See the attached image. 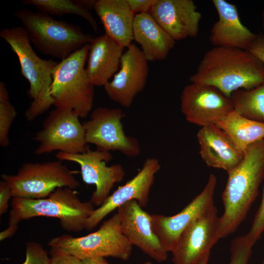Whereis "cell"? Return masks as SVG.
Here are the masks:
<instances>
[{"label": "cell", "instance_id": "1", "mask_svg": "<svg viewBox=\"0 0 264 264\" xmlns=\"http://www.w3.org/2000/svg\"><path fill=\"white\" fill-rule=\"evenodd\" d=\"M189 80L215 87L230 97L235 91L264 83V63L247 50L215 46L205 53Z\"/></svg>", "mask_w": 264, "mask_h": 264}, {"label": "cell", "instance_id": "2", "mask_svg": "<svg viewBox=\"0 0 264 264\" xmlns=\"http://www.w3.org/2000/svg\"><path fill=\"white\" fill-rule=\"evenodd\" d=\"M227 173L222 194L224 212L219 218L220 238L237 230L258 196L264 179V139L250 145L241 162Z\"/></svg>", "mask_w": 264, "mask_h": 264}, {"label": "cell", "instance_id": "3", "mask_svg": "<svg viewBox=\"0 0 264 264\" xmlns=\"http://www.w3.org/2000/svg\"><path fill=\"white\" fill-rule=\"evenodd\" d=\"M0 36L17 56L21 74L29 83L27 94L32 101L25 111L24 116L27 121H33L54 105L49 90L53 69L58 62L42 59L37 55L22 26L3 28L0 31Z\"/></svg>", "mask_w": 264, "mask_h": 264}, {"label": "cell", "instance_id": "4", "mask_svg": "<svg viewBox=\"0 0 264 264\" xmlns=\"http://www.w3.org/2000/svg\"><path fill=\"white\" fill-rule=\"evenodd\" d=\"M9 213L8 225H18L22 220L44 216L57 218L61 227L68 232L86 229L94 204L83 201L77 192L68 187H59L48 197L40 199L13 198Z\"/></svg>", "mask_w": 264, "mask_h": 264}, {"label": "cell", "instance_id": "5", "mask_svg": "<svg viewBox=\"0 0 264 264\" xmlns=\"http://www.w3.org/2000/svg\"><path fill=\"white\" fill-rule=\"evenodd\" d=\"M22 22L31 43L42 54L62 60L68 57L93 37L72 23L57 20L37 11L19 9L14 13Z\"/></svg>", "mask_w": 264, "mask_h": 264}, {"label": "cell", "instance_id": "6", "mask_svg": "<svg viewBox=\"0 0 264 264\" xmlns=\"http://www.w3.org/2000/svg\"><path fill=\"white\" fill-rule=\"evenodd\" d=\"M89 47V44H85L58 62L49 90L56 108L73 110L82 118L91 111L94 96V86L85 68Z\"/></svg>", "mask_w": 264, "mask_h": 264}, {"label": "cell", "instance_id": "7", "mask_svg": "<svg viewBox=\"0 0 264 264\" xmlns=\"http://www.w3.org/2000/svg\"><path fill=\"white\" fill-rule=\"evenodd\" d=\"M12 198L40 199L48 197L59 187L75 190L80 183L62 161L28 162L23 164L14 175L3 174Z\"/></svg>", "mask_w": 264, "mask_h": 264}, {"label": "cell", "instance_id": "8", "mask_svg": "<svg viewBox=\"0 0 264 264\" xmlns=\"http://www.w3.org/2000/svg\"><path fill=\"white\" fill-rule=\"evenodd\" d=\"M48 245L60 248L81 260L107 257L128 260L133 246L122 232L117 213L103 222L93 233L80 237L62 235L52 238Z\"/></svg>", "mask_w": 264, "mask_h": 264}, {"label": "cell", "instance_id": "9", "mask_svg": "<svg viewBox=\"0 0 264 264\" xmlns=\"http://www.w3.org/2000/svg\"><path fill=\"white\" fill-rule=\"evenodd\" d=\"M79 118L73 110L55 108L51 111L33 138L39 143L35 154L40 155L56 151L69 154L86 151L85 131Z\"/></svg>", "mask_w": 264, "mask_h": 264}, {"label": "cell", "instance_id": "10", "mask_svg": "<svg viewBox=\"0 0 264 264\" xmlns=\"http://www.w3.org/2000/svg\"><path fill=\"white\" fill-rule=\"evenodd\" d=\"M125 115L118 108L95 109L89 119L83 123L87 143L95 145L101 151H118L130 157L139 155L141 151L139 142L124 132L121 120Z\"/></svg>", "mask_w": 264, "mask_h": 264}, {"label": "cell", "instance_id": "11", "mask_svg": "<svg viewBox=\"0 0 264 264\" xmlns=\"http://www.w3.org/2000/svg\"><path fill=\"white\" fill-rule=\"evenodd\" d=\"M56 157L61 161L74 162L80 166L83 181L95 186L90 201L97 206L104 203L114 184L122 181L125 176L121 164L106 165V163L113 159L110 152L98 149L92 151L88 148L86 151L80 154L58 152Z\"/></svg>", "mask_w": 264, "mask_h": 264}, {"label": "cell", "instance_id": "12", "mask_svg": "<svg viewBox=\"0 0 264 264\" xmlns=\"http://www.w3.org/2000/svg\"><path fill=\"white\" fill-rule=\"evenodd\" d=\"M180 110L188 122L201 127L216 125L234 110L230 97L216 87L192 83L182 91Z\"/></svg>", "mask_w": 264, "mask_h": 264}, {"label": "cell", "instance_id": "13", "mask_svg": "<svg viewBox=\"0 0 264 264\" xmlns=\"http://www.w3.org/2000/svg\"><path fill=\"white\" fill-rule=\"evenodd\" d=\"M217 177L210 174L202 191L180 212L171 216L151 214L153 230L167 252H172L183 231L213 206Z\"/></svg>", "mask_w": 264, "mask_h": 264}, {"label": "cell", "instance_id": "14", "mask_svg": "<svg viewBox=\"0 0 264 264\" xmlns=\"http://www.w3.org/2000/svg\"><path fill=\"white\" fill-rule=\"evenodd\" d=\"M219 218L214 205L183 231L172 252L173 264H199L210 255L211 249L221 239Z\"/></svg>", "mask_w": 264, "mask_h": 264}, {"label": "cell", "instance_id": "15", "mask_svg": "<svg viewBox=\"0 0 264 264\" xmlns=\"http://www.w3.org/2000/svg\"><path fill=\"white\" fill-rule=\"evenodd\" d=\"M127 48L121 57L119 70L104 88L111 100L129 108L146 85L149 66L141 50L135 44Z\"/></svg>", "mask_w": 264, "mask_h": 264}, {"label": "cell", "instance_id": "16", "mask_svg": "<svg viewBox=\"0 0 264 264\" xmlns=\"http://www.w3.org/2000/svg\"><path fill=\"white\" fill-rule=\"evenodd\" d=\"M160 167L157 158L146 159L133 178L119 186L101 205L94 210L87 220L85 229L93 230L108 215L130 201L136 200L142 208L145 207L149 201L155 175Z\"/></svg>", "mask_w": 264, "mask_h": 264}, {"label": "cell", "instance_id": "17", "mask_svg": "<svg viewBox=\"0 0 264 264\" xmlns=\"http://www.w3.org/2000/svg\"><path fill=\"white\" fill-rule=\"evenodd\" d=\"M122 232L127 241L157 263L168 258V252L154 233L151 214L136 200L125 203L117 209Z\"/></svg>", "mask_w": 264, "mask_h": 264}, {"label": "cell", "instance_id": "18", "mask_svg": "<svg viewBox=\"0 0 264 264\" xmlns=\"http://www.w3.org/2000/svg\"><path fill=\"white\" fill-rule=\"evenodd\" d=\"M150 13L176 41L198 34L201 14L192 0H156Z\"/></svg>", "mask_w": 264, "mask_h": 264}, {"label": "cell", "instance_id": "19", "mask_svg": "<svg viewBox=\"0 0 264 264\" xmlns=\"http://www.w3.org/2000/svg\"><path fill=\"white\" fill-rule=\"evenodd\" d=\"M218 15L213 24L209 40L216 47L247 50L257 38L241 22L236 6L224 0H213Z\"/></svg>", "mask_w": 264, "mask_h": 264}, {"label": "cell", "instance_id": "20", "mask_svg": "<svg viewBox=\"0 0 264 264\" xmlns=\"http://www.w3.org/2000/svg\"><path fill=\"white\" fill-rule=\"evenodd\" d=\"M197 137L200 156L208 167L228 172L236 167L243 158L244 153L216 125L201 127Z\"/></svg>", "mask_w": 264, "mask_h": 264}, {"label": "cell", "instance_id": "21", "mask_svg": "<svg viewBox=\"0 0 264 264\" xmlns=\"http://www.w3.org/2000/svg\"><path fill=\"white\" fill-rule=\"evenodd\" d=\"M89 45L87 73L94 86H104L118 70L125 47L106 34L93 37Z\"/></svg>", "mask_w": 264, "mask_h": 264}, {"label": "cell", "instance_id": "22", "mask_svg": "<svg viewBox=\"0 0 264 264\" xmlns=\"http://www.w3.org/2000/svg\"><path fill=\"white\" fill-rule=\"evenodd\" d=\"M93 9L107 35L125 48L132 44L135 15L126 0H97Z\"/></svg>", "mask_w": 264, "mask_h": 264}, {"label": "cell", "instance_id": "23", "mask_svg": "<svg viewBox=\"0 0 264 264\" xmlns=\"http://www.w3.org/2000/svg\"><path fill=\"white\" fill-rule=\"evenodd\" d=\"M133 37L148 62L164 60L176 44L150 13L135 15Z\"/></svg>", "mask_w": 264, "mask_h": 264}, {"label": "cell", "instance_id": "24", "mask_svg": "<svg viewBox=\"0 0 264 264\" xmlns=\"http://www.w3.org/2000/svg\"><path fill=\"white\" fill-rule=\"evenodd\" d=\"M216 126L223 131L243 153L252 144L264 139V123L243 117L234 110Z\"/></svg>", "mask_w": 264, "mask_h": 264}, {"label": "cell", "instance_id": "25", "mask_svg": "<svg viewBox=\"0 0 264 264\" xmlns=\"http://www.w3.org/2000/svg\"><path fill=\"white\" fill-rule=\"evenodd\" d=\"M230 98L234 111L249 119L264 123V83L250 89L235 91Z\"/></svg>", "mask_w": 264, "mask_h": 264}, {"label": "cell", "instance_id": "26", "mask_svg": "<svg viewBox=\"0 0 264 264\" xmlns=\"http://www.w3.org/2000/svg\"><path fill=\"white\" fill-rule=\"evenodd\" d=\"M22 3L35 6L39 11L51 15H75L86 20L97 32L98 24L92 14L74 0H24Z\"/></svg>", "mask_w": 264, "mask_h": 264}, {"label": "cell", "instance_id": "27", "mask_svg": "<svg viewBox=\"0 0 264 264\" xmlns=\"http://www.w3.org/2000/svg\"><path fill=\"white\" fill-rule=\"evenodd\" d=\"M17 116L14 106L9 100L0 102V146L7 147L10 144L9 132Z\"/></svg>", "mask_w": 264, "mask_h": 264}, {"label": "cell", "instance_id": "28", "mask_svg": "<svg viewBox=\"0 0 264 264\" xmlns=\"http://www.w3.org/2000/svg\"><path fill=\"white\" fill-rule=\"evenodd\" d=\"M252 246L245 235L234 239L231 243L230 260L228 264H247L251 254Z\"/></svg>", "mask_w": 264, "mask_h": 264}, {"label": "cell", "instance_id": "29", "mask_svg": "<svg viewBox=\"0 0 264 264\" xmlns=\"http://www.w3.org/2000/svg\"><path fill=\"white\" fill-rule=\"evenodd\" d=\"M22 264H51V259L39 243L28 242L26 244L25 260Z\"/></svg>", "mask_w": 264, "mask_h": 264}, {"label": "cell", "instance_id": "30", "mask_svg": "<svg viewBox=\"0 0 264 264\" xmlns=\"http://www.w3.org/2000/svg\"><path fill=\"white\" fill-rule=\"evenodd\" d=\"M264 232V185L262 201L254 217L251 227L245 237L249 243L253 246Z\"/></svg>", "mask_w": 264, "mask_h": 264}, {"label": "cell", "instance_id": "31", "mask_svg": "<svg viewBox=\"0 0 264 264\" xmlns=\"http://www.w3.org/2000/svg\"><path fill=\"white\" fill-rule=\"evenodd\" d=\"M50 254L51 264H82L80 259L59 247H51Z\"/></svg>", "mask_w": 264, "mask_h": 264}, {"label": "cell", "instance_id": "32", "mask_svg": "<svg viewBox=\"0 0 264 264\" xmlns=\"http://www.w3.org/2000/svg\"><path fill=\"white\" fill-rule=\"evenodd\" d=\"M133 14L136 15L150 13L156 0H126Z\"/></svg>", "mask_w": 264, "mask_h": 264}, {"label": "cell", "instance_id": "33", "mask_svg": "<svg viewBox=\"0 0 264 264\" xmlns=\"http://www.w3.org/2000/svg\"><path fill=\"white\" fill-rule=\"evenodd\" d=\"M12 197L10 187L7 182L2 179L0 182V215L6 213L8 208L9 201Z\"/></svg>", "mask_w": 264, "mask_h": 264}, {"label": "cell", "instance_id": "34", "mask_svg": "<svg viewBox=\"0 0 264 264\" xmlns=\"http://www.w3.org/2000/svg\"><path fill=\"white\" fill-rule=\"evenodd\" d=\"M247 50L264 63V34H257L256 39Z\"/></svg>", "mask_w": 264, "mask_h": 264}, {"label": "cell", "instance_id": "35", "mask_svg": "<svg viewBox=\"0 0 264 264\" xmlns=\"http://www.w3.org/2000/svg\"><path fill=\"white\" fill-rule=\"evenodd\" d=\"M18 229V225H8L7 228L0 233V240L3 241L13 236Z\"/></svg>", "mask_w": 264, "mask_h": 264}, {"label": "cell", "instance_id": "36", "mask_svg": "<svg viewBox=\"0 0 264 264\" xmlns=\"http://www.w3.org/2000/svg\"><path fill=\"white\" fill-rule=\"evenodd\" d=\"M82 264H109L104 257H95L81 260Z\"/></svg>", "mask_w": 264, "mask_h": 264}, {"label": "cell", "instance_id": "37", "mask_svg": "<svg viewBox=\"0 0 264 264\" xmlns=\"http://www.w3.org/2000/svg\"><path fill=\"white\" fill-rule=\"evenodd\" d=\"M96 0H74V2L82 7L90 10L93 9Z\"/></svg>", "mask_w": 264, "mask_h": 264}, {"label": "cell", "instance_id": "38", "mask_svg": "<svg viewBox=\"0 0 264 264\" xmlns=\"http://www.w3.org/2000/svg\"><path fill=\"white\" fill-rule=\"evenodd\" d=\"M9 100V96L5 84L3 82L0 83V102Z\"/></svg>", "mask_w": 264, "mask_h": 264}, {"label": "cell", "instance_id": "39", "mask_svg": "<svg viewBox=\"0 0 264 264\" xmlns=\"http://www.w3.org/2000/svg\"><path fill=\"white\" fill-rule=\"evenodd\" d=\"M210 255L206 257L199 264H208Z\"/></svg>", "mask_w": 264, "mask_h": 264}, {"label": "cell", "instance_id": "40", "mask_svg": "<svg viewBox=\"0 0 264 264\" xmlns=\"http://www.w3.org/2000/svg\"><path fill=\"white\" fill-rule=\"evenodd\" d=\"M262 25L264 30V8L262 14Z\"/></svg>", "mask_w": 264, "mask_h": 264}, {"label": "cell", "instance_id": "41", "mask_svg": "<svg viewBox=\"0 0 264 264\" xmlns=\"http://www.w3.org/2000/svg\"><path fill=\"white\" fill-rule=\"evenodd\" d=\"M143 264H153V263H151V262L148 261L144 263Z\"/></svg>", "mask_w": 264, "mask_h": 264}, {"label": "cell", "instance_id": "42", "mask_svg": "<svg viewBox=\"0 0 264 264\" xmlns=\"http://www.w3.org/2000/svg\"><path fill=\"white\" fill-rule=\"evenodd\" d=\"M263 264H264V260L263 261Z\"/></svg>", "mask_w": 264, "mask_h": 264}]
</instances>
